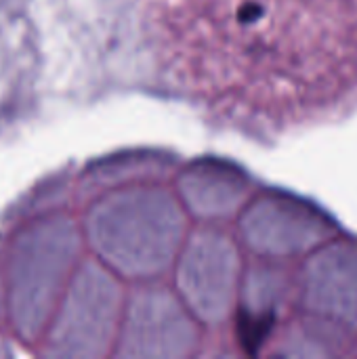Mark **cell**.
Wrapping results in <instances>:
<instances>
[{"label":"cell","instance_id":"obj_1","mask_svg":"<svg viewBox=\"0 0 357 359\" xmlns=\"http://www.w3.org/2000/svg\"><path fill=\"white\" fill-rule=\"evenodd\" d=\"M168 76L225 114H276L299 93V0H149Z\"/></svg>","mask_w":357,"mask_h":359},{"label":"cell","instance_id":"obj_2","mask_svg":"<svg viewBox=\"0 0 357 359\" xmlns=\"http://www.w3.org/2000/svg\"><path fill=\"white\" fill-rule=\"evenodd\" d=\"M311 276V303L324 313L357 324V257L345 250L326 252Z\"/></svg>","mask_w":357,"mask_h":359}]
</instances>
